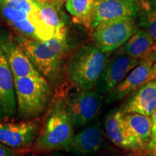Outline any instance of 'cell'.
I'll list each match as a JSON object with an SVG mask.
<instances>
[{
	"label": "cell",
	"instance_id": "1",
	"mask_svg": "<svg viewBox=\"0 0 156 156\" xmlns=\"http://www.w3.org/2000/svg\"><path fill=\"white\" fill-rule=\"evenodd\" d=\"M17 43L48 83L55 84L59 80L69 48L67 38L53 37L47 41H38L20 36Z\"/></svg>",
	"mask_w": 156,
	"mask_h": 156
},
{
	"label": "cell",
	"instance_id": "2",
	"mask_svg": "<svg viewBox=\"0 0 156 156\" xmlns=\"http://www.w3.org/2000/svg\"><path fill=\"white\" fill-rule=\"evenodd\" d=\"M74 125L68 114L65 98L54 96L45 115L41 129L34 142L37 151L65 150L74 136Z\"/></svg>",
	"mask_w": 156,
	"mask_h": 156
},
{
	"label": "cell",
	"instance_id": "3",
	"mask_svg": "<svg viewBox=\"0 0 156 156\" xmlns=\"http://www.w3.org/2000/svg\"><path fill=\"white\" fill-rule=\"evenodd\" d=\"M108 62L107 54L95 44L78 48L68 60L66 73L69 81L80 90H93Z\"/></svg>",
	"mask_w": 156,
	"mask_h": 156
},
{
	"label": "cell",
	"instance_id": "4",
	"mask_svg": "<svg viewBox=\"0 0 156 156\" xmlns=\"http://www.w3.org/2000/svg\"><path fill=\"white\" fill-rule=\"evenodd\" d=\"M20 121H30L41 116L53 98L50 83L41 75L15 78Z\"/></svg>",
	"mask_w": 156,
	"mask_h": 156
},
{
	"label": "cell",
	"instance_id": "5",
	"mask_svg": "<svg viewBox=\"0 0 156 156\" xmlns=\"http://www.w3.org/2000/svg\"><path fill=\"white\" fill-rule=\"evenodd\" d=\"M0 17L22 36L38 41H47L54 37L38 12H28L0 4Z\"/></svg>",
	"mask_w": 156,
	"mask_h": 156
},
{
	"label": "cell",
	"instance_id": "6",
	"mask_svg": "<svg viewBox=\"0 0 156 156\" xmlns=\"http://www.w3.org/2000/svg\"><path fill=\"white\" fill-rule=\"evenodd\" d=\"M137 30L134 17L103 22L93 29L94 44L104 53L122 47Z\"/></svg>",
	"mask_w": 156,
	"mask_h": 156
},
{
	"label": "cell",
	"instance_id": "7",
	"mask_svg": "<svg viewBox=\"0 0 156 156\" xmlns=\"http://www.w3.org/2000/svg\"><path fill=\"white\" fill-rule=\"evenodd\" d=\"M102 94L96 89L80 90L65 99L70 119L75 126L88 125L96 118L103 105Z\"/></svg>",
	"mask_w": 156,
	"mask_h": 156
},
{
	"label": "cell",
	"instance_id": "8",
	"mask_svg": "<svg viewBox=\"0 0 156 156\" xmlns=\"http://www.w3.org/2000/svg\"><path fill=\"white\" fill-rule=\"evenodd\" d=\"M17 116L15 80L0 45V122H12Z\"/></svg>",
	"mask_w": 156,
	"mask_h": 156
},
{
	"label": "cell",
	"instance_id": "9",
	"mask_svg": "<svg viewBox=\"0 0 156 156\" xmlns=\"http://www.w3.org/2000/svg\"><path fill=\"white\" fill-rule=\"evenodd\" d=\"M138 2L124 0H96L90 21V29L100 23L124 17H138L140 12Z\"/></svg>",
	"mask_w": 156,
	"mask_h": 156
},
{
	"label": "cell",
	"instance_id": "10",
	"mask_svg": "<svg viewBox=\"0 0 156 156\" xmlns=\"http://www.w3.org/2000/svg\"><path fill=\"white\" fill-rule=\"evenodd\" d=\"M39 132L36 122L21 121L20 122H0V142L12 149L30 147Z\"/></svg>",
	"mask_w": 156,
	"mask_h": 156
},
{
	"label": "cell",
	"instance_id": "11",
	"mask_svg": "<svg viewBox=\"0 0 156 156\" xmlns=\"http://www.w3.org/2000/svg\"><path fill=\"white\" fill-rule=\"evenodd\" d=\"M141 61L121 52L108 62L96 85L101 94H108Z\"/></svg>",
	"mask_w": 156,
	"mask_h": 156
},
{
	"label": "cell",
	"instance_id": "12",
	"mask_svg": "<svg viewBox=\"0 0 156 156\" xmlns=\"http://www.w3.org/2000/svg\"><path fill=\"white\" fill-rule=\"evenodd\" d=\"M154 60L146 59L134 67L112 92L107 95L106 103L118 102L136 90L142 85L153 80Z\"/></svg>",
	"mask_w": 156,
	"mask_h": 156
},
{
	"label": "cell",
	"instance_id": "13",
	"mask_svg": "<svg viewBox=\"0 0 156 156\" xmlns=\"http://www.w3.org/2000/svg\"><path fill=\"white\" fill-rule=\"evenodd\" d=\"M104 127L109 139L117 147L132 151L142 150L129 130L121 110L114 109L107 115Z\"/></svg>",
	"mask_w": 156,
	"mask_h": 156
},
{
	"label": "cell",
	"instance_id": "14",
	"mask_svg": "<svg viewBox=\"0 0 156 156\" xmlns=\"http://www.w3.org/2000/svg\"><path fill=\"white\" fill-rule=\"evenodd\" d=\"M103 143V129L98 122H95L74 135L65 151L77 155H90L100 151Z\"/></svg>",
	"mask_w": 156,
	"mask_h": 156
},
{
	"label": "cell",
	"instance_id": "15",
	"mask_svg": "<svg viewBox=\"0 0 156 156\" xmlns=\"http://www.w3.org/2000/svg\"><path fill=\"white\" fill-rule=\"evenodd\" d=\"M156 109V80L142 85L127 99L120 109L123 114L136 113L151 116Z\"/></svg>",
	"mask_w": 156,
	"mask_h": 156
},
{
	"label": "cell",
	"instance_id": "16",
	"mask_svg": "<svg viewBox=\"0 0 156 156\" xmlns=\"http://www.w3.org/2000/svg\"><path fill=\"white\" fill-rule=\"evenodd\" d=\"M0 45L8 62L14 79L41 75L17 43L15 44L12 41H5Z\"/></svg>",
	"mask_w": 156,
	"mask_h": 156
},
{
	"label": "cell",
	"instance_id": "17",
	"mask_svg": "<svg viewBox=\"0 0 156 156\" xmlns=\"http://www.w3.org/2000/svg\"><path fill=\"white\" fill-rule=\"evenodd\" d=\"M155 47V42L149 33L145 30H137L122 46L121 52L132 58L143 61L153 59L151 55Z\"/></svg>",
	"mask_w": 156,
	"mask_h": 156
},
{
	"label": "cell",
	"instance_id": "18",
	"mask_svg": "<svg viewBox=\"0 0 156 156\" xmlns=\"http://www.w3.org/2000/svg\"><path fill=\"white\" fill-rule=\"evenodd\" d=\"M64 0L54 2L40 6L43 20L54 32V37L67 38V17L62 9Z\"/></svg>",
	"mask_w": 156,
	"mask_h": 156
},
{
	"label": "cell",
	"instance_id": "19",
	"mask_svg": "<svg viewBox=\"0 0 156 156\" xmlns=\"http://www.w3.org/2000/svg\"><path fill=\"white\" fill-rule=\"evenodd\" d=\"M124 119L132 135L142 149L147 147L151 139V118L136 113H130L124 114Z\"/></svg>",
	"mask_w": 156,
	"mask_h": 156
},
{
	"label": "cell",
	"instance_id": "20",
	"mask_svg": "<svg viewBox=\"0 0 156 156\" xmlns=\"http://www.w3.org/2000/svg\"><path fill=\"white\" fill-rule=\"evenodd\" d=\"M96 0H65V8L75 23L90 28V21Z\"/></svg>",
	"mask_w": 156,
	"mask_h": 156
},
{
	"label": "cell",
	"instance_id": "21",
	"mask_svg": "<svg viewBox=\"0 0 156 156\" xmlns=\"http://www.w3.org/2000/svg\"><path fill=\"white\" fill-rule=\"evenodd\" d=\"M139 25L149 33L156 44V7H140Z\"/></svg>",
	"mask_w": 156,
	"mask_h": 156
},
{
	"label": "cell",
	"instance_id": "22",
	"mask_svg": "<svg viewBox=\"0 0 156 156\" xmlns=\"http://www.w3.org/2000/svg\"><path fill=\"white\" fill-rule=\"evenodd\" d=\"M151 118L152 120V134L151 141L148 144L147 147L151 151H153L156 147V109Z\"/></svg>",
	"mask_w": 156,
	"mask_h": 156
},
{
	"label": "cell",
	"instance_id": "23",
	"mask_svg": "<svg viewBox=\"0 0 156 156\" xmlns=\"http://www.w3.org/2000/svg\"><path fill=\"white\" fill-rule=\"evenodd\" d=\"M0 156H15L12 148L0 142Z\"/></svg>",
	"mask_w": 156,
	"mask_h": 156
},
{
	"label": "cell",
	"instance_id": "24",
	"mask_svg": "<svg viewBox=\"0 0 156 156\" xmlns=\"http://www.w3.org/2000/svg\"><path fill=\"white\" fill-rule=\"evenodd\" d=\"M140 7H156V0H140Z\"/></svg>",
	"mask_w": 156,
	"mask_h": 156
},
{
	"label": "cell",
	"instance_id": "25",
	"mask_svg": "<svg viewBox=\"0 0 156 156\" xmlns=\"http://www.w3.org/2000/svg\"><path fill=\"white\" fill-rule=\"evenodd\" d=\"M35 1H36L39 5H44V4H48L51 2H54L60 1V0H35ZM64 1H65V0H64Z\"/></svg>",
	"mask_w": 156,
	"mask_h": 156
},
{
	"label": "cell",
	"instance_id": "26",
	"mask_svg": "<svg viewBox=\"0 0 156 156\" xmlns=\"http://www.w3.org/2000/svg\"><path fill=\"white\" fill-rule=\"evenodd\" d=\"M153 75L154 78L156 77V61L154 62L153 66Z\"/></svg>",
	"mask_w": 156,
	"mask_h": 156
},
{
	"label": "cell",
	"instance_id": "27",
	"mask_svg": "<svg viewBox=\"0 0 156 156\" xmlns=\"http://www.w3.org/2000/svg\"><path fill=\"white\" fill-rule=\"evenodd\" d=\"M146 156H156V153H154V152H151L147 154Z\"/></svg>",
	"mask_w": 156,
	"mask_h": 156
},
{
	"label": "cell",
	"instance_id": "28",
	"mask_svg": "<svg viewBox=\"0 0 156 156\" xmlns=\"http://www.w3.org/2000/svg\"><path fill=\"white\" fill-rule=\"evenodd\" d=\"M124 1H134V2H138L139 0H124Z\"/></svg>",
	"mask_w": 156,
	"mask_h": 156
},
{
	"label": "cell",
	"instance_id": "29",
	"mask_svg": "<svg viewBox=\"0 0 156 156\" xmlns=\"http://www.w3.org/2000/svg\"><path fill=\"white\" fill-rule=\"evenodd\" d=\"M151 152H154V153H156V147H155V150H154V151H151Z\"/></svg>",
	"mask_w": 156,
	"mask_h": 156
},
{
	"label": "cell",
	"instance_id": "30",
	"mask_svg": "<svg viewBox=\"0 0 156 156\" xmlns=\"http://www.w3.org/2000/svg\"><path fill=\"white\" fill-rule=\"evenodd\" d=\"M124 156H134V155H124Z\"/></svg>",
	"mask_w": 156,
	"mask_h": 156
},
{
	"label": "cell",
	"instance_id": "31",
	"mask_svg": "<svg viewBox=\"0 0 156 156\" xmlns=\"http://www.w3.org/2000/svg\"><path fill=\"white\" fill-rule=\"evenodd\" d=\"M155 46H156V44H155Z\"/></svg>",
	"mask_w": 156,
	"mask_h": 156
}]
</instances>
